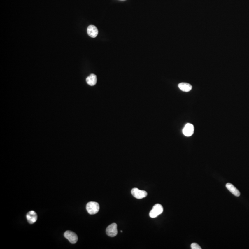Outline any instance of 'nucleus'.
Segmentation results:
<instances>
[{
	"label": "nucleus",
	"mask_w": 249,
	"mask_h": 249,
	"mask_svg": "<svg viewBox=\"0 0 249 249\" xmlns=\"http://www.w3.org/2000/svg\"><path fill=\"white\" fill-rule=\"evenodd\" d=\"M106 234L109 237H114L116 236L118 234L117 224L114 223L109 225L106 229Z\"/></svg>",
	"instance_id": "39448f33"
},
{
	"label": "nucleus",
	"mask_w": 249,
	"mask_h": 249,
	"mask_svg": "<svg viewBox=\"0 0 249 249\" xmlns=\"http://www.w3.org/2000/svg\"><path fill=\"white\" fill-rule=\"evenodd\" d=\"M86 208L89 214L94 215L98 213L99 211V204L97 202H90L87 203Z\"/></svg>",
	"instance_id": "f257e3e1"
},
{
	"label": "nucleus",
	"mask_w": 249,
	"mask_h": 249,
	"mask_svg": "<svg viewBox=\"0 0 249 249\" xmlns=\"http://www.w3.org/2000/svg\"><path fill=\"white\" fill-rule=\"evenodd\" d=\"M194 127L193 124L187 123L185 124L183 129V134L186 137H190L194 133Z\"/></svg>",
	"instance_id": "423d86ee"
},
{
	"label": "nucleus",
	"mask_w": 249,
	"mask_h": 249,
	"mask_svg": "<svg viewBox=\"0 0 249 249\" xmlns=\"http://www.w3.org/2000/svg\"><path fill=\"white\" fill-rule=\"evenodd\" d=\"M27 219L29 223L33 224L38 219V215L34 211H30L27 214Z\"/></svg>",
	"instance_id": "0eeeda50"
},
{
	"label": "nucleus",
	"mask_w": 249,
	"mask_h": 249,
	"mask_svg": "<svg viewBox=\"0 0 249 249\" xmlns=\"http://www.w3.org/2000/svg\"><path fill=\"white\" fill-rule=\"evenodd\" d=\"M180 89L184 92H189L192 89V86L187 83H181L178 85Z\"/></svg>",
	"instance_id": "9b49d317"
},
{
	"label": "nucleus",
	"mask_w": 249,
	"mask_h": 249,
	"mask_svg": "<svg viewBox=\"0 0 249 249\" xmlns=\"http://www.w3.org/2000/svg\"><path fill=\"white\" fill-rule=\"evenodd\" d=\"M131 193L133 196L137 199H142L147 196V193L145 191L140 190L137 188H134L131 190Z\"/></svg>",
	"instance_id": "20e7f679"
},
{
	"label": "nucleus",
	"mask_w": 249,
	"mask_h": 249,
	"mask_svg": "<svg viewBox=\"0 0 249 249\" xmlns=\"http://www.w3.org/2000/svg\"><path fill=\"white\" fill-rule=\"evenodd\" d=\"M86 82L90 86H94L97 82V78L96 75L94 74H90L86 78Z\"/></svg>",
	"instance_id": "9d476101"
},
{
	"label": "nucleus",
	"mask_w": 249,
	"mask_h": 249,
	"mask_svg": "<svg viewBox=\"0 0 249 249\" xmlns=\"http://www.w3.org/2000/svg\"><path fill=\"white\" fill-rule=\"evenodd\" d=\"M87 33L90 37L92 38H96L98 35V29L95 25H89L87 28Z\"/></svg>",
	"instance_id": "6e6552de"
},
{
	"label": "nucleus",
	"mask_w": 249,
	"mask_h": 249,
	"mask_svg": "<svg viewBox=\"0 0 249 249\" xmlns=\"http://www.w3.org/2000/svg\"><path fill=\"white\" fill-rule=\"evenodd\" d=\"M64 235L65 238L67 239L71 244H75L78 240V237L77 234L71 231H66L65 232Z\"/></svg>",
	"instance_id": "7ed1b4c3"
},
{
	"label": "nucleus",
	"mask_w": 249,
	"mask_h": 249,
	"mask_svg": "<svg viewBox=\"0 0 249 249\" xmlns=\"http://www.w3.org/2000/svg\"><path fill=\"white\" fill-rule=\"evenodd\" d=\"M226 186L227 188L235 196L239 197L240 196V192L233 184L228 183L226 184Z\"/></svg>",
	"instance_id": "1a4fd4ad"
},
{
	"label": "nucleus",
	"mask_w": 249,
	"mask_h": 249,
	"mask_svg": "<svg viewBox=\"0 0 249 249\" xmlns=\"http://www.w3.org/2000/svg\"><path fill=\"white\" fill-rule=\"evenodd\" d=\"M163 208L162 205L160 204H155L153 207L151 211H150L149 215L152 218H155L163 212Z\"/></svg>",
	"instance_id": "f03ea898"
},
{
	"label": "nucleus",
	"mask_w": 249,
	"mask_h": 249,
	"mask_svg": "<svg viewBox=\"0 0 249 249\" xmlns=\"http://www.w3.org/2000/svg\"><path fill=\"white\" fill-rule=\"evenodd\" d=\"M191 248L192 249H201L202 248L200 247V246H199L198 244H197L196 243H193L192 244L191 246Z\"/></svg>",
	"instance_id": "f8f14e48"
}]
</instances>
